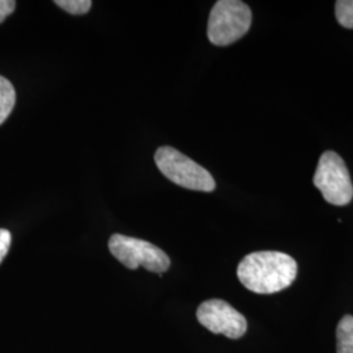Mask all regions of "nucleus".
I'll list each match as a JSON object with an SVG mask.
<instances>
[{"mask_svg":"<svg viewBox=\"0 0 353 353\" xmlns=\"http://www.w3.org/2000/svg\"><path fill=\"white\" fill-rule=\"evenodd\" d=\"M59 8L71 14H85L92 8L90 0H57L54 1Z\"/></svg>","mask_w":353,"mask_h":353,"instance_id":"nucleus-10","label":"nucleus"},{"mask_svg":"<svg viewBox=\"0 0 353 353\" xmlns=\"http://www.w3.org/2000/svg\"><path fill=\"white\" fill-rule=\"evenodd\" d=\"M16 103V92L12 83L6 77L0 76V125L12 113Z\"/></svg>","mask_w":353,"mask_h":353,"instance_id":"nucleus-8","label":"nucleus"},{"mask_svg":"<svg viewBox=\"0 0 353 353\" xmlns=\"http://www.w3.org/2000/svg\"><path fill=\"white\" fill-rule=\"evenodd\" d=\"M338 23L347 29H353V0H338L335 3Z\"/></svg>","mask_w":353,"mask_h":353,"instance_id":"nucleus-9","label":"nucleus"},{"mask_svg":"<svg viewBox=\"0 0 353 353\" xmlns=\"http://www.w3.org/2000/svg\"><path fill=\"white\" fill-rule=\"evenodd\" d=\"M11 233L7 229H0V263L3 262V259L6 258L7 252L10 250L11 246Z\"/></svg>","mask_w":353,"mask_h":353,"instance_id":"nucleus-11","label":"nucleus"},{"mask_svg":"<svg viewBox=\"0 0 353 353\" xmlns=\"http://www.w3.org/2000/svg\"><path fill=\"white\" fill-rule=\"evenodd\" d=\"M338 353H353V316H343L336 328Z\"/></svg>","mask_w":353,"mask_h":353,"instance_id":"nucleus-7","label":"nucleus"},{"mask_svg":"<svg viewBox=\"0 0 353 353\" xmlns=\"http://www.w3.org/2000/svg\"><path fill=\"white\" fill-rule=\"evenodd\" d=\"M252 10L240 0H219L214 3L207 34L216 46H228L243 37L252 26Z\"/></svg>","mask_w":353,"mask_h":353,"instance_id":"nucleus-2","label":"nucleus"},{"mask_svg":"<svg viewBox=\"0 0 353 353\" xmlns=\"http://www.w3.org/2000/svg\"><path fill=\"white\" fill-rule=\"evenodd\" d=\"M154 161L159 170L181 188L204 192L216 189L214 176L208 170L173 147H160L154 153Z\"/></svg>","mask_w":353,"mask_h":353,"instance_id":"nucleus-3","label":"nucleus"},{"mask_svg":"<svg viewBox=\"0 0 353 353\" xmlns=\"http://www.w3.org/2000/svg\"><path fill=\"white\" fill-rule=\"evenodd\" d=\"M199 323L214 334H223L229 339H240L248 330L246 318L229 303L214 299L198 307Z\"/></svg>","mask_w":353,"mask_h":353,"instance_id":"nucleus-6","label":"nucleus"},{"mask_svg":"<svg viewBox=\"0 0 353 353\" xmlns=\"http://www.w3.org/2000/svg\"><path fill=\"white\" fill-rule=\"evenodd\" d=\"M16 1L13 0H0V24L14 11Z\"/></svg>","mask_w":353,"mask_h":353,"instance_id":"nucleus-12","label":"nucleus"},{"mask_svg":"<svg viewBox=\"0 0 353 353\" xmlns=\"http://www.w3.org/2000/svg\"><path fill=\"white\" fill-rule=\"evenodd\" d=\"M109 250L130 270H137L141 265L151 272L163 274L170 267L166 252L148 241L113 234L109 240Z\"/></svg>","mask_w":353,"mask_h":353,"instance_id":"nucleus-5","label":"nucleus"},{"mask_svg":"<svg viewBox=\"0 0 353 353\" xmlns=\"http://www.w3.org/2000/svg\"><path fill=\"white\" fill-rule=\"evenodd\" d=\"M237 276L242 285L254 293L271 294L288 288L294 281L297 263L284 252H252L241 261Z\"/></svg>","mask_w":353,"mask_h":353,"instance_id":"nucleus-1","label":"nucleus"},{"mask_svg":"<svg viewBox=\"0 0 353 353\" xmlns=\"http://www.w3.org/2000/svg\"><path fill=\"white\" fill-rule=\"evenodd\" d=\"M313 181L330 204L347 205L353 199V185L348 168L336 152H325L319 157Z\"/></svg>","mask_w":353,"mask_h":353,"instance_id":"nucleus-4","label":"nucleus"}]
</instances>
